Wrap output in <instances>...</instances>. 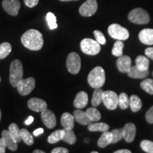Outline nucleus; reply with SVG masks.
I'll use <instances>...</instances> for the list:
<instances>
[{
	"label": "nucleus",
	"mask_w": 153,
	"mask_h": 153,
	"mask_svg": "<svg viewBox=\"0 0 153 153\" xmlns=\"http://www.w3.org/2000/svg\"><path fill=\"white\" fill-rule=\"evenodd\" d=\"M21 41L26 48L31 51H39L43 45V35L36 29L26 30L22 35Z\"/></svg>",
	"instance_id": "obj_1"
},
{
	"label": "nucleus",
	"mask_w": 153,
	"mask_h": 153,
	"mask_svg": "<svg viewBox=\"0 0 153 153\" xmlns=\"http://www.w3.org/2000/svg\"><path fill=\"white\" fill-rule=\"evenodd\" d=\"M88 104V94L85 91H79L74 101V106L75 108L82 109L85 108Z\"/></svg>",
	"instance_id": "obj_17"
},
{
	"label": "nucleus",
	"mask_w": 153,
	"mask_h": 153,
	"mask_svg": "<svg viewBox=\"0 0 153 153\" xmlns=\"http://www.w3.org/2000/svg\"><path fill=\"white\" fill-rule=\"evenodd\" d=\"M0 82H1V76H0Z\"/></svg>",
	"instance_id": "obj_52"
},
{
	"label": "nucleus",
	"mask_w": 153,
	"mask_h": 153,
	"mask_svg": "<svg viewBox=\"0 0 153 153\" xmlns=\"http://www.w3.org/2000/svg\"><path fill=\"white\" fill-rule=\"evenodd\" d=\"M33 120H34V118L32 116H30L28 118V119L26 120V121H25V124H26V125H30V124L33 123Z\"/></svg>",
	"instance_id": "obj_46"
},
{
	"label": "nucleus",
	"mask_w": 153,
	"mask_h": 153,
	"mask_svg": "<svg viewBox=\"0 0 153 153\" xmlns=\"http://www.w3.org/2000/svg\"><path fill=\"white\" fill-rule=\"evenodd\" d=\"M152 75H153V72H152Z\"/></svg>",
	"instance_id": "obj_53"
},
{
	"label": "nucleus",
	"mask_w": 153,
	"mask_h": 153,
	"mask_svg": "<svg viewBox=\"0 0 153 153\" xmlns=\"http://www.w3.org/2000/svg\"><path fill=\"white\" fill-rule=\"evenodd\" d=\"M24 71H23L22 63L19 60H14L10 65V76L9 81L12 87H16L19 82L23 79Z\"/></svg>",
	"instance_id": "obj_3"
},
{
	"label": "nucleus",
	"mask_w": 153,
	"mask_h": 153,
	"mask_svg": "<svg viewBox=\"0 0 153 153\" xmlns=\"http://www.w3.org/2000/svg\"><path fill=\"white\" fill-rule=\"evenodd\" d=\"M73 116L76 121L82 126H87L92 122L88 117L86 111H83L79 108L74 111Z\"/></svg>",
	"instance_id": "obj_18"
},
{
	"label": "nucleus",
	"mask_w": 153,
	"mask_h": 153,
	"mask_svg": "<svg viewBox=\"0 0 153 153\" xmlns=\"http://www.w3.org/2000/svg\"><path fill=\"white\" fill-rule=\"evenodd\" d=\"M136 134V127L135 124L128 123L124 126L123 128V139L127 143H132L135 137Z\"/></svg>",
	"instance_id": "obj_14"
},
{
	"label": "nucleus",
	"mask_w": 153,
	"mask_h": 153,
	"mask_svg": "<svg viewBox=\"0 0 153 153\" xmlns=\"http://www.w3.org/2000/svg\"><path fill=\"white\" fill-rule=\"evenodd\" d=\"M140 147L143 151L148 153H153V142L148 140H144L140 143Z\"/></svg>",
	"instance_id": "obj_38"
},
{
	"label": "nucleus",
	"mask_w": 153,
	"mask_h": 153,
	"mask_svg": "<svg viewBox=\"0 0 153 153\" xmlns=\"http://www.w3.org/2000/svg\"><path fill=\"white\" fill-rule=\"evenodd\" d=\"M6 148H7V145L5 144L4 139L1 137V138H0V153H5Z\"/></svg>",
	"instance_id": "obj_44"
},
{
	"label": "nucleus",
	"mask_w": 153,
	"mask_h": 153,
	"mask_svg": "<svg viewBox=\"0 0 153 153\" xmlns=\"http://www.w3.org/2000/svg\"><path fill=\"white\" fill-rule=\"evenodd\" d=\"M135 63H136V66L140 70H148L150 61L146 57L143 56V55H139L136 57Z\"/></svg>",
	"instance_id": "obj_28"
},
{
	"label": "nucleus",
	"mask_w": 153,
	"mask_h": 153,
	"mask_svg": "<svg viewBox=\"0 0 153 153\" xmlns=\"http://www.w3.org/2000/svg\"><path fill=\"white\" fill-rule=\"evenodd\" d=\"M98 8L97 0H87L79 7V12L83 16H91L95 14Z\"/></svg>",
	"instance_id": "obj_10"
},
{
	"label": "nucleus",
	"mask_w": 153,
	"mask_h": 153,
	"mask_svg": "<svg viewBox=\"0 0 153 153\" xmlns=\"http://www.w3.org/2000/svg\"><path fill=\"white\" fill-rule=\"evenodd\" d=\"M25 4L29 8H33L38 4L39 0H24Z\"/></svg>",
	"instance_id": "obj_41"
},
{
	"label": "nucleus",
	"mask_w": 153,
	"mask_h": 153,
	"mask_svg": "<svg viewBox=\"0 0 153 153\" xmlns=\"http://www.w3.org/2000/svg\"><path fill=\"white\" fill-rule=\"evenodd\" d=\"M131 59L128 55H121L118 57L116 62L118 70L121 72H128L131 68Z\"/></svg>",
	"instance_id": "obj_15"
},
{
	"label": "nucleus",
	"mask_w": 153,
	"mask_h": 153,
	"mask_svg": "<svg viewBox=\"0 0 153 153\" xmlns=\"http://www.w3.org/2000/svg\"><path fill=\"white\" fill-rule=\"evenodd\" d=\"M28 106L30 109L36 112H42L47 108V103L41 99L32 98L28 101Z\"/></svg>",
	"instance_id": "obj_13"
},
{
	"label": "nucleus",
	"mask_w": 153,
	"mask_h": 153,
	"mask_svg": "<svg viewBox=\"0 0 153 153\" xmlns=\"http://www.w3.org/2000/svg\"><path fill=\"white\" fill-rule=\"evenodd\" d=\"M80 48L85 54L89 55H97L101 51L100 44L91 38H85L82 40L80 43Z\"/></svg>",
	"instance_id": "obj_4"
},
{
	"label": "nucleus",
	"mask_w": 153,
	"mask_h": 153,
	"mask_svg": "<svg viewBox=\"0 0 153 153\" xmlns=\"http://www.w3.org/2000/svg\"><path fill=\"white\" fill-rule=\"evenodd\" d=\"M11 45L8 42H4L0 45V59H4L11 52Z\"/></svg>",
	"instance_id": "obj_31"
},
{
	"label": "nucleus",
	"mask_w": 153,
	"mask_h": 153,
	"mask_svg": "<svg viewBox=\"0 0 153 153\" xmlns=\"http://www.w3.org/2000/svg\"><path fill=\"white\" fill-rule=\"evenodd\" d=\"M130 104V98L126 93L120 94L118 97V106L121 109H126Z\"/></svg>",
	"instance_id": "obj_33"
},
{
	"label": "nucleus",
	"mask_w": 153,
	"mask_h": 153,
	"mask_svg": "<svg viewBox=\"0 0 153 153\" xmlns=\"http://www.w3.org/2000/svg\"><path fill=\"white\" fill-rule=\"evenodd\" d=\"M2 7L11 16H17L20 9L21 4L19 0H3Z\"/></svg>",
	"instance_id": "obj_11"
},
{
	"label": "nucleus",
	"mask_w": 153,
	"mask_h": 153,
	"mask_svg": "<svg viewBox=\"0 0 153 153\" xmlns=\"http://www.w3.org/2000/svg\"><path fill=\"white\" fill-rule=\"evenodd\" d=\"M21 138L28 145H32L34 143L33 137L28 130L23 128L20 131Z\"/></svg>",
	"instance_id": "obj_30"
},
{
	"label": "nucleus",
	"mask_w": 153,
	"mask_h": 153,
	"mask_svg": "<svg viewBox=\"0 0 153 153\" xmlns=\"http://www.w3.org/2000/svg\"><path fill=\"white\" fill-rule=\"evenodd\" d=\"M52 153H68L69 150L65 148H56L51 151Z\"/></svg>",
	"instance_id": "obj_42"
},
{
	"label": "nucleus",
	"mask_w": 153,
	"mask_h": 153,
	"mask_svg": "<svg viewBox=\"0 0 153 153\" xmlns=\"http://www.w3.org/2000/svg\"><path fill=\"white\" fill-rule=\"evenodd\" d=\"M88 117L89 118L91 121H99L101 118V113L95 108H89L86 111Z\"/></svg>",
	"instance_id": "obj_32"
},
{
	"label": "nucleus",
	"mask_w": 153,
	"mask_h": 153,
	"mask_svg": "<svg viewBox=\"0 0 153 153\" xmlns=\"http://www.w3.org/2000/svg\"><path fill=\"white\" fill-rule=\"evenodd\" d=\"M1 110H0V120H1Z\"/></svg>",
	"instance_id": "obj_50"
},
{
	"label": "nucleus",
	"mask_w": 153,
	"mask_h": 153,
	"mask_svg": "<svg viewBox=\"0 0 153 153\" xmlns=\"http://www.w3.org/2000/svg\"><path fill=\"white\" fill-rule=\"evenodd\" d=\"M88 83L92 88L99 89L103 87L106 80L105 71L101 67H96L88 75Z\"/></svg>",
	"instance_id": "obj_2"
},
{
	"label": "nucleus",
	"mask_w": 153,
	"mask_h": 153,
	"mask_svg": "<svg viewBox=\"0 0 153 153\" xmlns=\"http://www.w3.org/2000/svg\"><path fill=\"white\" fill-rule=\"evenodd\" d=\"M128 75L131 78L135 79H145L146 76H148V70H142L139 69L136 65L131 66L129 71L127 72Z\"/></svg>",
	"instance_id": "obj_19"
},
{
	"label": "nucleus",
	"mask_w": 153,
	"mask_h": 153,
	"mask_svg": "<svg viewBox=\"0 0 153 153\" xmlns=\"http://www.w3.org/2000/svg\"><path fill=\"white\" fill-rule=\"evenodd\" d=\"M145 119L149 123H153V106L147 111Z\"/></svg>",
	"instance_id": "obj_40"
},
{
	"label": "nucleus",
	"mask_w": 153,
	"mask_h": 153,
	"mask_svg": "<svg viewBox=\"0 0 153 153\" xmlns=\"http://www.w3.org/2000/svg\"><path fill=\"white\" fill-rule=\"evenodd\" d=\"M41 118L43 123L47 128L52 129L55 127L57 124V120L54 113L51 110L45 109L41 112Z\"/></svg>",
	"instance_id": "obj_12"
},
{
	"label": "nucleus",
	"mask_w": 153,
	"mask_h": 153,
	"mask_svg": "<svg viewBox=\"0 0 153 153\" xmlns=\"http://www.w3.org/2000/svg\"><path fill=\"white\" fill-rule=\"evenodd\" d=\"M43 132H44V130L43 128H39L36 129L33 131V135H35V136H38V135L43 134Z\"/></svg>",
	"instance_id": "obj_45"
},
{
	"label": "nucleus",
	"mask_w": 153,
	"mask_h": 153,
	"mask_svg": "<svg viewBox=\"0 0 153 153\" xmlns=\"http://www.w3.org/2000/svg\"><path fill=\"white\" fill-rule=\"evenodd\" d=\"M140 87L143 90L150 94H153V80L152 79H145L140 83Z\"/></svg>",
	"instance_id": "obj_34"
},
{
	"label": "nucleus",
	"mask_w": 153,
	"mask_h": 153,
	"mask_svg": "<svg viewBox=\"0 0 153 153\" xmlns=\"http://www.w3.org/2000/svg\"><path fill=\"white\" fill-rule=\"evenodd\" d=\"M63 135H64V130H57L49 135L48 138V142L50 144H55L62 140Z\"/></svg>",
	"instance_id": "obj_27"
},
{
	"label": "nucleus",
	"mask_w": 153,
	"mask_h": 153,
	"mask_svg": "<svg viewBox=\"0 0 153 153\" xmlns=\"http://www.w3.org/2000/svg\"><path fill=\"white\" fill-rule=\"evenodd\" d=\"M61 124L65 129H73L74 118L70 113H64L61 116Z\"/></svg>",
	"instance_id": "obj_21"
},
{
	"label": "nucleus",
	"mask_w": 153,
	"mask_h": 153,
	"mask_svg": "<svg viewBox=\"0 0 153 153\" xmlns=\"http://www.w3.org/2000/svg\"><path fill=\"white\" fill-rule=\"evenodd\" d=\"M1 136H2L4 140L5 144L7 145V148H8L9 150L12 151H16L17 150V148H18L17 143L11 136L9 131L4 130L2 133H1Z\"/></svg>",
	"instance_id": "obj_20"
},
{
	"label": "nucleus",
	"mask_w": 153,
	"mask_h": 153,
	"mask_svg": "<svg viewBox=\"0 0 153 153\" xmlns=\"http://www.w3.org/2000/svg\"><path fill=\"white\" fill-rule=\"evenodd\" d=\"M46 21L50 29L54 30L57 28V19L56 16H55L54 14L52 12H48L46 15Z\"/></svg>",
	"instance_id": "obj_36"
},
{
	"label": "nucleus",
	"mask_w": 153,
	"mask_h": 153,
	"mask_svg": "<svg viewBox=\"0 0 153 153\" xmlns=\"http://www.w3.org/2000/svg\"><path fill=\"white\" fill-rule=\"evenodd\" d=\"M33 153H45V152L41 150H36L33 151Z\"/></svg>",
	"instance_id": "obj_48"
},
{
	"label": "nucleus",
	"mask_w": 153,
	"mask_h": 153,
	"mask_svg": "<svg viewBox=\"0 0 153 153\" xmlns=\"http://www.w3.org/2000/svg\"><path fill=\"white\" fill-rule=\"evenodd\" d=\"M113 135V140L111 144H114L123 139V128L114 129L111 131Z\"/></svg>",
	"instance_id": "obj_37"
},
{
	"label": "nucleus",
	"mask_w": 153,
	"mask_h": 153,
	"mask_svg": "<svg viewBox=\"0 0 153 153\" xmlns=\"http://www.w3.org/2000/svg\"><path fill=\"white\" fill-rule=\"evenodd\" d=\"M62 1H78V0H60Z\"/></svg>",
	"instance_id": "obj_49"
},
{
	"label": "nucleus",
	"mask_w": 153,
	"mask_h": 153,
	"mask_svg": "<svg viewBox=\"0 0 153 153\" xmlns=\"http://www.w3.org/2000/svg\"><path fill=\"white\" fill-rule=\"evenodd\" d=\"M20 131L18 125L16 123H11L9 128V132L10 133L11 136L13 137V139L16 141V143H19L22 141V138H21L20 135Z\"/></svg>",
	"instance_id": "obj_25"
},
{
	"label": "nucleus",
	"mask_w": 153,
	"mask_h": 153,
	"mask_svg": "<svg viewBox=\"0 0 153 153\" xmlns=\"http://www.w3.org/2000/svg\"><path fill=\"white\" fill-rule=\"evenodd\" d=\"M36 86V80L33 77L22 79L16 86L19 93L22 96H26L33 90Z\"/></svg>",
	"instance_id": "obj_9"
},
{
	"label": "nucleus",
	"mask_w": 153,
	"mask_h": 153,
	"mask_svg": "<svg viewBox=\"0 0 153 153\" xmlns=\"http://www.w3.org/2000/svg\"><path fill=\"white\" fill-rule=\"evenodd\" d=\"M102 101L108 110H115L118 106V96L113 91H105L103 92Z\"/></svg>",
	"instance_id": "obj_8"
},
{
	"label": "nucleus",
	"mask_w": 153,
	"mask_h": 153,
	"mask_svg": "<svg viewBox=\"0 0 153 153\" xmlns=\"http://www.w3.org/2000/svg\"><path fill=\"white\" fill-rule=\"evenodd\" d=\"M109 129V126L105 123H93L89 124L88 130L91 132H104Z\"/></svg>",
	"instance_id": "obj_26"
},
{
	"label": "nucleus",
	"mask_w": 153,
	"mask_h": 153,
	"mask_svg": "<svg viewBox=\"0 0 153 153\" xmlns=\"http://www.w3.org/2000/svg\"><path fill=\"white\" fill-rule=\"evenodd\" d=\"M67 68L72 74L79 73L81 69V58L76 53H71L67 58Z\"/></svg>",
	"instance_id": "obj_7"
},
{
	"label": "nucleus",
	"mask_w": 153,
	"mask_h": 153,
	"mask_svg": "<svg viewBox=\"0 0 153 153\" xmlns=\"http://www.w3.org/2000/svg\"><path fill=\"white\" fill-rule=\"evenodd\" d=\"M103 133H104L101 135L100 138L99 139L98 143H97L98 146L101 148H105L108 145L111 144L113 140V135L111 132H108L107 131L103 132Z\"/></svg>",
	"instance_id": "obj_22"
},
{
	"label": "nucleus",
	"mask_w": 153,
	"mask_h": 153,
	"mask_svg": "<svg viewBox=\"0 0 153 153\" xmlns=\"http://www.w3.org/2000/svg\"><path fill=\"white\" fill-rule=\"evenodd\" d=\"M145 55L148 58L153 60V48H148L145 51Z\"/></svg>",
	"instance_id": "obj_43"
},
{
	"label": "nucleus",
	"mask_w": 153,
	"mask_h": 153,
	"mask_svg": "<svg viewBox=\"0 0 153 153\" xmlns=\"http://www.w3.org/2000/svg\"><path fill=\"white\" fill-rule=\"evenodd\" d=\"M94 35L95 36L96 41L98 42L100 45H104V44H106V38H105L104 35L101 33L100 30H95L94 31Z\"/></svg>",
	"instance_id": "obj_39"
},
{
	"label": "nucleus",
	"mask_w": 153,
	"mask_h": 153,
	"mask_svg": "<svg viewBox=\"0 0 153 153\" xmlns=\"http://www.w3.org/2000/svg\"><path fill=\"white\" fill-rule=\"evenodd\" d=\"M139 39L145 45H153V29L145 28L139 33Z\"/></svg>",
	"instance_id": "obj_16"
},
{
	"label": "nucleus",
	"mask_w": 153,
	"mask_h": 153,
	"mask_svg": "<svg viewBox=\"0 0 153 153\" xmlns=\"http://www.w3.org/2000/svg\"><path fill=\"white\" fill-rule=\"evenodd\" d=\"M115 153H131V151L129 150H126V149H125V150H118L117 151H115L114 152Z\"/></svg>",
	"instance_id": "obj_47"
},
{
	"label": "nucleus",
	"mask_w": 153,
	"mask_h": 153,
	"mask_svg": "<svg viewBox=\"0 0 153 153\" xmlns=\"http://www.w3.org/2000/svg\"><path fill=\"white\" fill-rule=\"evenodd\" d=\"M108 33L111 37L118 41H126L129 37L128 30L117 24L110 25L108 28Z\"/></svg>",
	"instance_id": "obj_6"
},
{
	"label": "nucleus",
	"mask_w": 153,
	"mask_h": 153,
	"mask_svg": "<svg viewBox=\"0 0 153 153\" xmlns=\"http://www.w3.org/2000/svg\"><path fill=\"white\" fill-rule=\"evenodd\" d=\"M104 91L101 89L100 88L99 89H95L93 93L92 99H91V104L94 107H97L100 105L102 102V96Z\"/></svg>",
	"instance_id": "obj_29"
},
{
	"label": "nucleus",
	"mask_w": 153,
	"mask_h": 153,
	"mask_svg": "<svg viewBox=\"0 0 153 153\" xmlns=\"http://www.w3.org/2000/svg\"><path fill=\"white\" fill-rule=\"evenodd\" d=\"M123 48L124 43L122 42V41H116L112 49V54L116 57L121 56V55H123Z\"/></svg>",
	"instance_id": "obj_35"
},
{
	"label": "nucleus",
	"mask_w": 153,
	"mask_h": 153,
	"mask_svg": "<svg viewBox=\"0 0 153 153\" xmlns=\"http://www.w3.org/2000/svg\"><path fill=\"white\" fill-rule=\"evenodd\" d=\"M131 109L133 112H137L142 108V101L139 98L138 96L132 95L130 98V104Z\"/></svg>",
	"instance_id": "obj_23"
},
{
	"label": "nucleus",
	"mask_w": 153,
	"mask_h": 153,
	"mask_svg": "<svg viewBox=\"0 0 153 153\" xmlns=\"http://www.w3.org/2000/svg\"><path fill=\"white\" fill-rule=\"evenodd\" d=\"M128 19L133 24H147L150 22V16L143 9L136 8L129 13Z\"/></svg>",
	"instance_id": "obj_5"
},
{
	"label": "nucleus",
	"mask_w": 153,
	"mask_h": 153,
	"mask_svg": "<svg viewBox=\"0 0 153 153\" xmlns=\"http://www.w3.org/2000/svg\"><path fill=\"white\" fill-rule=\"evenodd\" d=\"M91 153H98V152H97V151H95V152H91Z\"/></svg>",
	"instance_id": "obj_51"
},
{
	"label": "nucleus",
	"mask_w": 153,
	"mask_h": 153,
	"mask_svg": "<svg viewBox=\"0 0 153 153\" xmlns=\"http://www.w3.org/2000/svg\"><path fill=\"white\" fill-rule=\"evenodd\" d=\"M63 130H64V135H63L62 140L70 145L74 144L76 143V137L72 129L64 128Z\"/></svg>",
	"instance_id": "obj_24"
}]
</instances>
